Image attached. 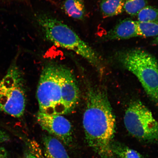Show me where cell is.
I'll return each mask as SVG.
<instances>
[{
    "mask_svg": "<svg viewBox=\"0 0 158 158\" xmlns=\"http://www.w3.org/2000/svg\"><path fill=\"white\" fill-rule=\"evenodd\" d=\"M39 112L68 114L79 103L80 91L73 71L64 65L48 63L43 68L37 86Z\"/></svg>",
    "mask_w": 158,
    "mask_h": 158,
    "instance_id": "obj_1",
    "label": "cell"
},
{
    "mask_svg": "<svg viewBox=\"0 0 158 158\" xmlns=\"http://www.w3.org/2000/svg\"><path fill=\"white\" fill-rule=\"evenodd\" d=\"M83 126L88 145L102 158H114L111 144L115 133L116 119L106 91L88 86Z\"/></svg>",
    "mask_w": 158,
    "mask_h": 158,
    "instance_id": "obj_2",
    "label": "cell"
},
{
    "mask_svg": "<svg viewBox=\"0 0 158 158\" xmlns=\"http://www.w3.org/2000/svg\"><path fill=\"white\" fill-rule=\"evenodd\" d=\"M35 20L47 41L55 46L73 52L98 70L102 71L103 64L99 55L68 25L44 13L35 15Z\"/></svg>",
    "mask_w": 158,
    "mask_h": 158,
    "instance_id": "obj_3",
    "label": "cell"
},
{
    "mask_svg": "<svg viewBox=\"0 0 158 158\" xmlns=\"http://www.w3.org/2000/svg\"><path fill=\"white\" fill-rule=\"evenodd\" d=\"M116 56L124 68L137 77L149 98L158 104V63L155 57L141 48L120 51Z\"/></svg>",
    "mask_w": 158,
    "mask_h": 158,
    "instance_id": "obj_4",
    "label": "cell"
},
{
    "mask_svg": "<svg viewBox=\"0 0 158 158\" xmlns=\"http://www.w3.org/2000/svg\"><path fill=\"white\" fill-rule=\"evenodd\" d=\"M26 105L23 76L15 60L0 80V111L19 118L24 114Z\"/></svg>",
    "mask_w": 158,
    "mask_h": 158,
    "instance_id": "obj_5",
    "label": "cell"
},
{
    "mask_svg": "<svg viewBox=\"0 0 158 158\" xmlns=\"http://www.w3.org/2000/svg\"><path fill=\"white\" fill-rule=\"evenodd\" d=\"M126 129L134 137L149 143L158 142V121L147 106L136 101L130 104L124 117Z\"/></svg>",
    "mask_w": 158,
    "mask_h": 158,
    "instance_id": "obj_6",
    "label": "cell"
},
{
    "mask_svg": "<svg viewBox=\"0 0 158 158\" xmlns=\"http://www.w3.org/2000/svg\"><path fill=\"white\" fill-rule=\"evenodd\" d=\"M37 121L43 130L54 136L67 146L73 143L72 124L60 114H48L39 112Z\"/></svg>",
    "mask_w": 158,
    "mask_h": 158,
    "instance_id": "obj_7",
    "label": "cell"
},
{
    "mask_svg": "<svg viewBox=\"0 0 158 158\" xmlns=\"http://www.w3.org/2000/svg\"><path fill=\"white\" fill-rule=\"evenodd\" d=\"M137 21L126 19L120 21L105 37L107 40H124L138 37Z\"/></svg>",
    "mask_w": 158,
    "mask_h": 158,
    "instance_id": "obj_8",
    "label": "cell"
},
{
    "mask_svg": "<svg viewBox=\"0 0 158 158\" xmlns=\"http://www.w3.org/2000/svg\"><path fill=\"white\" fill-rule=\"evenodd\" d=\"M45 156L47 158H70L61 141L51 135L43 138Z\"/></svg>",
    "mask_w": 158,
    "mask_h": 158,
    "instance_id": "obj_9",
    "label": "cell"
},
{
    "mask_svg": "<svg viewBox=\"0 0 158 158\" xmlns=\"http://www.w3.org/2000/svg\"><path fill=\"white\" fill-rule=\"evenodd\" d=\"M62 9L69 17L78 20L85 19L86 15L83 0H65Z\"/></svg>",
    "mask_w": 158,
    "mask_h": 158,
    "instance_id": "obj_10",
    "label": "cell"
},
{
    "mask_svg": "<svg viewBox=\"0 0 158 158\" xmlns=\"http://www.w3.org/2000/svg\"><path fill=\"white\" fill-rule=\"evenodd\" d=\"M125 0H102L100 5V10L104 18L114 16L124 11Z\"/></svg>",
    "mask_w": 158,
    "mask_h": 158,
    "instance_id": "obj_11",
    "label": "cell"
},
{
    "mask_svg": "<svg viewBox=\"0 0 158 158\" xmlns=\"http://www.w3.org/2000/svg\"><path fill=\"white\" fill-rule=\"evenodd\" d=\"M111 148L114 155L119 158H145L137 151L119 142L112 141Z\"/></svg>",
    "mask_w": 158,
    "mask_h": 158,
    "instance_id": "obj_12",
    "label": "cell"
},
{
    "mask_svg": "<svg viewBox=\"0 0 158 158\" xmlns=\"http://www.w3.org/2000/svg\"><path fill=\"white\" fill-rule=\"evenodd\" d=\"M138 37H149L158 35V21L142 23L137 21Z\"/></svg>",
    "mask_w": 158,
    "mask_h": 158,
    "instance_id": "obj_13",
    "label": "cell"
},
{
    "mask_svg": "<svg viewBox=\"0 0 158 158\" xmlns=\"http://www.w3.org/2000/svg\"><path fill=\"white\" fill-rule=\"evenodd\" d=\"M138 22H153L158 21V9L152 6H147L137 15Z\"/></svg>",
    "mask_w": 158,
    "mask_h": 158,
    "instance_id": "obj_14",
    "label": "cell"
},
{
    "mask_svg": "<svg viewBox=\"0 0 158 158\" xmlns=\"http://www.w3.org/2000/svg\"><path fill=\"white\" fill-rule=\"evenodd\" d=\"M147 4V0H125L124 11L130 15L137 16Z\"/></svg>",
    "mask_w": 158,
    "mask_h": 158,
    "instance_id": "obj_15",
    "label": "cell"
},
{
    "mask_svg": "<svg viewBox=\"0 0 158 158\" xmlns=\"http://www.w3.org/2000/svg\"><path fill=\"white\" fill-rule=\"evenodd\" d=\"M10 138L8 134L5 132L0 130V143L8 141Z\"/></svg>",
    "mask_w": 158,
    "mask_h": 158,
    "instance_id": "obj_16",
    "label": "cell"
},
{
    "mask_svg": "<svg viewBox=\"0 0 158 158\" xmlns=\"http://www.w3.org/2000/svg\"><path fill=\"white\" fill-rule=\"evenodd\" d=\"M152 44L155 46H158V35L152 41Z\"/></svg>",
    "mask_w": 158,
    "mask_h": 158,
    "instance_id": "obj_17",
    "label": "cell"
},
{
    "mask_svg": "<svg viewBox=\"0 0 158 158\" xmlns=\"http://www.w3.org/2000/svg\"><path fill=\"white\" fill-rule=\"evenodd\" d=\"M27 158H36L35 157V156L31 155V154H29L27 156Z\"/></svg>",
    "mask_w": 158,
    "mask_h": 158,
    "instance_id": "obj_18",
    "label": "cell"
}]
</instances>
